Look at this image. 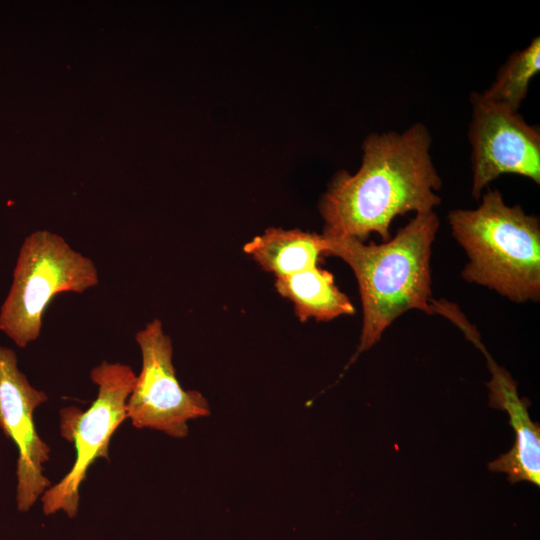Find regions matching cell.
<instances>
[{"mask_svg":"<svg viewBox=\"0 0 540 540\" xmlns=\"http://www.w3.org/2000/svg\"><path fill=\"white\" fill-rule=\"evenodd\" d=\"M438 228L439 219L430 211L416 214L381 244L322 234L326 255L346 262L358 282L363 323L357 354L379 342L405 312L416 309L434 314L430 259Z\"/></svg>","mask_w":540,"mask_h":540,"instance_id":"2","label":"cell"},{"mask_svg":"<svg viewBox=\"0 0 540 540\" xmlns=\"http://www.w3.org/2000/svg\"><path fill=\"white\" fill-rule=\"evenodd\" d=\"M469 340L484 354L492 375L486 383L489 389L488 405L505 411L515 432L511 449L490 462L488 469L491 472L506 473L510 483L527 481L539 487L540 425L529 416L530 401L526 397H519L517 382L505 368L495 362L482 344L480 335L474 334Z\"/></svg>","mask_w":540,"mask_h":540,"instance_id":"9","label":"cell"},{"mask_svg":"<svg viewBox=\"0 0 540 540\" xmlns=\"http://www.w3.org/2000/svg\"><path fill=\"white\" fill-rule=\"evenodd\" d=\"M135 339L142 368L126 403L127 419L138 429L186 437L189 420L210 415L206 398L196 390L181 387L172 363V342L159 319L147 323Z\"/></svg>","mask_w":540,"mask_h":540,"instance_id":"6","label":"cell"},{"mask_svg":"<svg viewBox=\"0 0 540 540\" xmlns=\"http://www.w3.org/2000/svg\"><path fill=\"white\" fill-rule=\"evenodd\" d=\"M431 137L421 123L399 133L370 134L355 174L341 171L322 197L323 235L364 242L378 234L391 238L390 225L408 212L434 211L441 178L430 156Z\"/></svg>","mask_w":540,"mask_h":540,"instance_id":"1","label":"cell"},{"mask_svg":"<svg viewBox=\"0 0 540 540\" xmlns=\"http://www.w3.org/2000/svg\"><path fill=\"white\" fill-rule=\"evenodd\" d=\"M471 144L472 196L502 174H517L540 183V132L521 115L472 92Z\"/></svg>","mask_w":540,"mask_h":540,"instance_id":"7","label":"cell"},{"mask_svg":"<svg viewBox=\"0 0 540 540\" xmlns=\"http://www.w3.org/2000/svg\"><path fill=\"white\" fill-rule=\"evenodd\" d=\"M136 376L127 364L103 361L90 372L91 381L98 387L91 406L85 411L75 406L60 410V435L74 443L76 458L67 474L41 496L46 515L63 511L71 518L76 516L79 489L89 467L99 458L110 460V440L127 419L126 403Z\"/></svg>","mask_w":540,"mask_h":540,"instance_id":"5","label":"cell"},{"mask_svg":"<svg viewBox=\"0 0 540 540\" xmlns=\"http://www.w3.org/2000/svg\"><path fill=\"white\" fill-rule=\"evenodd\" d=\"M246 254L266 271L283 277L318 266L326 255L323 235L299 229L268 228L244 245Z\"/></svg>","mask_w":540,"mask_h":540,"instance_id":"10","label":"cell"},{"mask_svg":"<svg viewBox=\"0 0 540 540\" xmlns=\"http://www.w3.org/2000/svg\"><path fill=\"white\" fill-rule=\"evenodd\" d=\"M47 400V394L34 388L19 370L16 353L0 346V429L18 449L16 502L21 512L28 511L52 485L43 474L50 448L33 419L34 411Z\"/></svg>","mask_w":540,"mask_h":540,"instance_id":"8","label":"cell"},{"mask_svg":"<svg viewBox=\"0 0 540 540\" xmlns=\"http://www.w3.org/2000/svg\"><path fill=\"white\" fill-rule=\"evenodd\" d=\"M473 210L455 209L447 220L469 259L462 277L515 303L540 299V221L520 205L508 206L487 189Z\"/></svg>","mask_w":540,"mask_h":540,"instance_id":"3","label":"cell"},{"mask_svg":"<svg viewBox=\"0 0 540 540\" xmlns=\"http://www.w3.org/2000/svg\"><path fill=\"white\" fill-rule=\"evenodd\" d=\"M275 287L280 295L292 301L301 322L311 318L329 321L355 312L349 298L335 285L332 273L318 266L276 277Z\"/></svg>","mask_w":540,"mask_h":540,"instance_id":"11","label":"cell"},{"mask_svg":"<svg viewBox=\"0 0 540 540\" xmlns=\"http://www.w3.org/2000/svg\"><path fill=\"white\" fill-rule=\"evenodd\" d=\"M99 283L92 259L47 230L28 235L19 250L13 281L0 310V330L19 347L37 340L55 296L84 293Z\"/></svg>","mask_w":540,"mask_h":540,"instance_id":"4","label":"cell"},{"mask_svg":"<svg viewBox=\"0 0 540 540\" xmlns=\"http://www.w3.org/2000/svg\"><path fill=\"white\" fill-rule=\"evenodd\" d=\"M540 70V38L513 52L497 72L495 81L482 95L489 101L518 111L531 79Z\"/></svg>","mask_w":540,"mask_h":540,"instance_id":"12","label":"cell"}]
</instances>
